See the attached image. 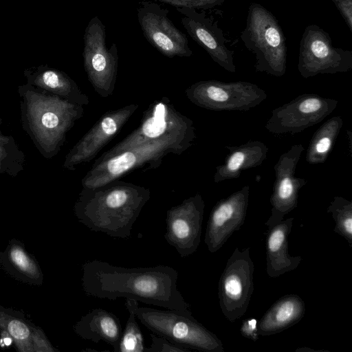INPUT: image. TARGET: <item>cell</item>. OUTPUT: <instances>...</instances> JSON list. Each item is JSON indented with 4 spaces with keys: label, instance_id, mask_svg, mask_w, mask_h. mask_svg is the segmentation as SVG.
Returning <instances> with one entry per match:
<instances>
[{
    "label": "cell",
    "instance_id": "1",
    "mask_svg": "<svg viewBox=\"0 0 352 352\" xmlns=\"http://www.w3.org/2000/svg\"><path fill=\"white\" fill-rule=\"evenodd\" d=\"M177 271L168 265L124 267L94 259L82 265V286L90 296L125 298L168 309L191 312L177 289Z\"/></svg>",
    "mask_w": 352,
    "mask_h": 352
},
{
    "label": "cell",
    "instance_id": "2",
    "mask_svg": "<svg viewBox=\"0 0 352 352\" xmlns=\"http://www.w3.org/2000/svg\"><path fill=\"white\" fill-rule=\"evenodd\" d=\"M150 198L148 188L115 180L98 188H83L74 211L78 221L89 230L128 239Z\"/></svg>",
    "mask_w": 352,
    "mask_h": 352
},
{
    "label": "cell",
    "instance_id": "3",
    "mask_svg": "<svg viewBox=\"0 0 352 352\" xmlns=\"http://www.w3.org/2000/svg\"><path fill=\"white\" fill-rule=\"evenodd\" d=\"M196 139L193 121L179 112L166 98L154 101L140 126L100 157L153 142H169L185 152Z\"/></svg>",
    "mask_w": 352,
    "mask_h": 352
},
{
    "label": "cell",
    "instance_id": "4",
    "mask_svg": "<svg viewBox=\"0 0 352 352\" xmlns=\"http://www.w3.org/2000/svg\"><path fill=\"white\" fill-rule=\"evenodd\" d=\"M241 39L255 55V71L280 77L287 69V47L281 26L274 14L258 3H252Z\"/></svg>",
    "mask_w": 352,
    "mask_h": 352
},
{
    "label": "cell",
    "instance_id": "5",
    "mask_svg": "<svg viewBox=\"0 0 352 352\" xmlns=\"http://www.w3.org/2000/svg\"><path fill=\"white\" fill-rule=\"evenodd\" d=\"M135 315L149 331L182 347L202 352H223L218 337L199 322L192 312L161 310L135 305Z\"/></svg>",
    "mask_w": 352,
    "mask_h": 352
},
{
    "label": "cell",
    "instance_id": "6",
    "mask_svg": "<svg viewBox=\"0 0 352 352\" xmlns=\"http://www.w3.org/2000/svg\"><path fill=\"white\" fill-rule=\"evenodd\" d=\"M184 151L166 142H153L118 152L106 157H99L84 177L83 188L104 186L124 174L147 166L159 167L168 154L180 155Z\"/></svg>",
    "mask_w": 352,
    "mask_h": 352
},
{
    "label": "cell",
    "instance_id": "7",
    "mask_svg": "<svg viewBox=\"0 0 352 352\" xmlns=\"http://www.w3.org/2000/svg\"><path fill=\"white\" fill-rule=\"evenodd\" d=\"M187 98L194 104L211 111H245L267 98L263 89L246 81H198L186 90Z\"/></svg>",
    "mask_w": 352,
    "mask_h": 352
},
{
    "label": "cell",
    "instance_id": "8",
    "mask_svg": "<svg viewBox=\"0 0 352 352\" xmlns=\"http://www.w3.org/2000/svg\"><path fill=\"white\" fill-rule=\"evenodd\" d=\"M83 63L88 80L101 97L112 95L118 69L116 43L106 45V28L98 16L88 23L84 33Z\"/></svg>",
    "mask_w": 352,
    "mask_h": 352
},
{
    "label": "cell",
    "instance_id": "9",
    "mask_svg": "<svg viewBox=\"0 0 352 352\" xmlns=\"http://www.w3.org/2000/svg\"><path fill=\"white\" fill-rule=\"evenodd\" d=\"M298 70L304 78L352 69V51L333 47L329 34L316 24L307 25L301 37Z\"/></svg>",
    "mask_w": 352,
    "mask_h": 352
},
{
    "label": "cell",
    "instance_id": "10",
    "mask_svg": "<svg viewBox=\"0 0 352 352\" xmlns=\"http://www.w3.org/2000/svg\"><path fill=\"white\" fill-rule=\"evenodd\" d=\"M250 250L246 248L241 251L236 248L219 280L220 308L230 322H234L245 314L253 294L254 266Z\"/></svg>",
    "mask_w": 352,
    "mask_h": 352
},
{
    "label": "cell",
    "instance_id": "11",
    "mask_svg": "<svg viewBox=\"0 0 352 352\" xmlns=\"http://www.w3.org/2000/svg\"><path fill=\"white\" fill-rule=\"evenodd\" d=\"M338 101L315 94H304L274 109L265 126L270 133L294 135L322 122Z\"/></svg>",
    "mask_w": 352,
    "mask_h": 352
},
{
    "label": "cell",
    "instance_id": "12",
    "mask_svg": "<svg viewBox=\"0 0 352 352\" xmlns=\"http://www.w3.org/2000/svg\"><path fill=\"white\" fill-rule=\"evenodd\" d=\"M169 11L153 1L139 3L137 16L140 29L147 41L168 58L192 55L185 34L169 17Z\"/></svg>",
    "mask_w": 352,
    "mask_h": 352
},
{
    "label": "cell",
    "instance_id": "13",
    "mask_svg": "<svg viewBox=\"0 0 352 352\" xmlns=\"http://www.w3.org/2000/svg\"><path fill=\"white\" fill-rule=\"evenodd\" d=\"M205 203L197 194L166 212L164 239L182 258L193 254L201 242Z\"/></svg>",
    "mask_w": 352,
    "mask_h": 352
},
{
    "label": "cell",
    "instance_id": "14",
    "mask_svg": "<svg viewBox=\"0 0 352 352\" xmlns=\"http://www.w3.org/2000/svg\"><path fill=\"white\" fill-rule=\"evenodd\" d=\"M305 148L301 144L292 146L281 154L274 166L275 181L270 199L271 215L265 223L269 228L278 224L297 207L300 190L307 181L295 175L297 164Z\"/></svg>",
    "mask_w": 352,
    "mask_h": 352
},
{
    "label": "cell",
    "instance_id": "15",
    "mask_svg": "<svg viewBox=\"0 0 352 352\" xmlns=\"http://www.w3.org/2000/svg\"><path fill=\"white\" fill-rule=\"evenodd\" d=\"M181 14V23L187 33L211 58L226 71L234 73L233 52L227 45L217 22L208 15L204 10L191 8H176Z\"/></svg>",
    "mask_w": 352,
    "mask_h": 352
},
{
    "label": "cell",
    "instance_id": "16",
    "mask_svg": "<svg viewBox=\"0 0 352 352\" xmlns=\"http://www.w3.org/2000/svg\"><path fill=\"white\" fill-rule=\"evenodd\" d=\"M249 195L250 186L246 185L214 206L204 239L210 252H217L235 231L240 230L246 217Z\"/></svg>",
    "mask_w": 352,
    "mask_h": 352
},
{
    "label": "cell",
    "instance_id": "17",
    "mask_svg": "<svg viewBox=\"0 0 352 352\" xmlns=\"http://www.w3.org/2000/svg\"><path fill=\"white\" fill-rule=\"evenodd\" d=\"M138 107V104H130L103 114L76 145L69 158L70 165L92 160L118 133Z\"/></svg>",
    "mask_w": 352,
    "mask_h": 352
},
{
    "label": "cell",
    "instance_id": "18",
    "mask_svg": "<svg viewBox=\"0 0 352 352\" xmlns=\"http://www.w3.org/2000/svg\"><path fill=\"white\" fill-rule=\"evenodd\" d=\"M294 217L283 220L269 228L266 239V271L276 278L295 270L302 257L293 256L288 251V237L293 226Z\"/></svg>",
    "mask_w": 352,
    "mask_h": 352
},
{
    "label": "cell",
    "instance_id": "19",
    "mask_svg": "<svg viewBox=\"0 0 352 352\" xmlns=\"http://www.w3.org/2000/svg\"><path fill=\"white\" fill-rule=\"evenodd\" d=\"M229 153L223 164L217 166L214 174V182L238 179L241 171L256 168L265 161L268 147L261 141L250 140L239 146H225Z\"/></svg>",
    "mask_w": 352,
    "mask_h": 352
},
{
    "label": "cell",
    "instance_id": "20",
    "mask_svg": "<svg viewBox=\"0 0 352 352\" xmlns=\"http://www.w3.org/2000/svg\"><path fill=\"white\" fill-rule=\"evenodd\" d=\"M74 330L80 338L98 343L104 341L118 352L122 336L119 318L113 313L101 308L89 311L74 325Z\"/></svg>",
    "mask_w": 352,
    "mask_h": 352
},
{
    "label": "cell",
    "instance_id": "21",
    "mask_svg": "<svg viewBox=\"0 0 352 352\" xmlns=\"http://www.w3.org/2000/svg\"><path fill=\"white\" fill-rule=\"evenodd\" d=\"M305 303L296 294H287L277 300L258 323L259 336L276 334L298 323L304 316Z\"/></svg>",
    "mask_w": 352,
    "mask_h": 352
},
{
    "label": "cell",
    "instance_id": "22",
    "mask_svg": "<svg viewBox=\"0 0 352 352\" xmlns=\"http://www.w3.org/2000/svg\"><path fill=\"white\" fill-rule=\"evenodd\" d=\"M1 262L9 273L18 279L36 285L43 281L38 264L19 241L10 243L1 255Z\"/></svg>",
    "mask_w": 352,
    "mask_h": 352
},
{
    "label": "cell",
    "instance_id": "23",
    "mask_svg": "<svg viewBox=\"0 0 352 352\" xmlns=\"http://www.w3.org/2000/svg\"><path fill=\"white\" fill-rule=\"evenodd\" d=\"M342 125V118L336 116L328 119L316 131L307 149V163L318 164L327 160Z\"/></svg>",
    "mask_w": 352,
    "mask_h": 352
},
{
    "label": "cell",
    "instance_id": "24",
    "mask_svg": "<svg viewBox=\"0 0 352 352\" xmlns=\"http://www.w3.org/2000/svg\"><path fill=\"white\" fill-rule=\"evenodd\" d=\"M0 329L10 336L19 351H34L33 336L36 328L29 324L25 319L0 309Z\"/></svg>",
    "mask_w": 352,
    "mask_h": 352
},
{
    "label": "cell",
    "instance_id": "25",
    "mask_svg": "<svg viewBox=\"0 0 352 352\" xmlns=\"http://www.w3.org/2000/svg\"><path fill=\"white\" fill-rule=\"evenodd\" d=\"M137 303L136 300L126 298L125 306L129 314L124 330L122 333L118 352H144L143 335L134 311Z\"/></svg>",
    "mask_w": 352,
    "mask_h": 352
},
{
    "label": "cell",
    "instance_id": "26",
    "mask_svg": "<svg viewBox=\"0 0 352 352\" xmlns=\"http://www.w3.org/2000/svg\"><path fill=\"white\" fill-rule=\"evenodd\" d=\"M335 221L333 232L343 236L352 248V201L335 196L327 208Z\"/></svg>",
    "mask_w": 352,
    "mask_h": 352
},
{
    "label": "cell",
    "instance_id": "27",
    "mask_svg": "<svg viewBox=\"0 0 352 352\" xmlns=\"http://www.w3.org/2000/svg\"><path fill=\"white\" fill-rule=\"evenodd\" d=\"M168 4L175 8L208 10L222 5L225 0H150Z\"/></svg>",
    "mask_w": 352,
    "mask_h": 352
},
{
    "label": "cell",
    "instance_id": "28",
    "mask_svg": "<svg viewBox=\"0 0 352 352\" xmlns=\"http://www.w3.org/2000/svg\"><path fill=\"white\" fill-rule=\"evenodd\" d=\"M151 344L144 349V352H190L191 350L170 342L165 338L155 333L150 335Z\"/></svg>",
    "mask_w": 352,
    "mask_h": 352
},
{
    "label": "cell",
    "instance_id": "29",
    "mask_svg": "<svg viewBox=\"0 0 352 352\" xmlns=\"http://www.w3.org/2000/svg\"><path fill=\"white\" fill-rule=\"evenodd\" d=\"M352 32V0H331Z\"/></svg>",
    "mask_w": 352,
    "mask_h": 352
},
{
    "label": "cell",
    "instance_id": "30",
    "mask_svg": "<svg viewBox=\"0 0 352 352\" xmlns=\"http://www.w3.org/2000/svg\"><path fill=\"white\" fill-rule=\"evenodd\" d=\"M241 335L252 341H257L258 339V321L254 318H250L245 320L240 328Z\"/></svg>",
    "mask_w": 352,
    "mask_h": 352
},
{
    "label": "cell",
    "instance_id": "31",
    "mask_svg": "<svg viewBox=\"0 0 352 352\" xmlns=\"http://www.w3.org/2000/svg\"><path fill=\"white\" fill-rule=\"evenodd\" d=\"M34 351H54V349L50 343L46 340L45 335L38 329H36L33 336Z\"/></svg>",
    "mask_w": 352,
    "mask_h": 352
},
{
    "label": "cell",
    "instance_id": "32",
    "mask_svg": "<svg viewBox=\"0 0 352 352\" xmlns=\"http://www.w3.org/2000/svg\"><path fill=\"white\" fill-rule=\"evenodd\" d=\"M42 123L43 124L50 129H53L56 127L59 124V118L56 116V114L52 112H47L42 117Z\"/></svg>",
    "mask_w": 352,
    "mask_h": 352
}]
</instances>
